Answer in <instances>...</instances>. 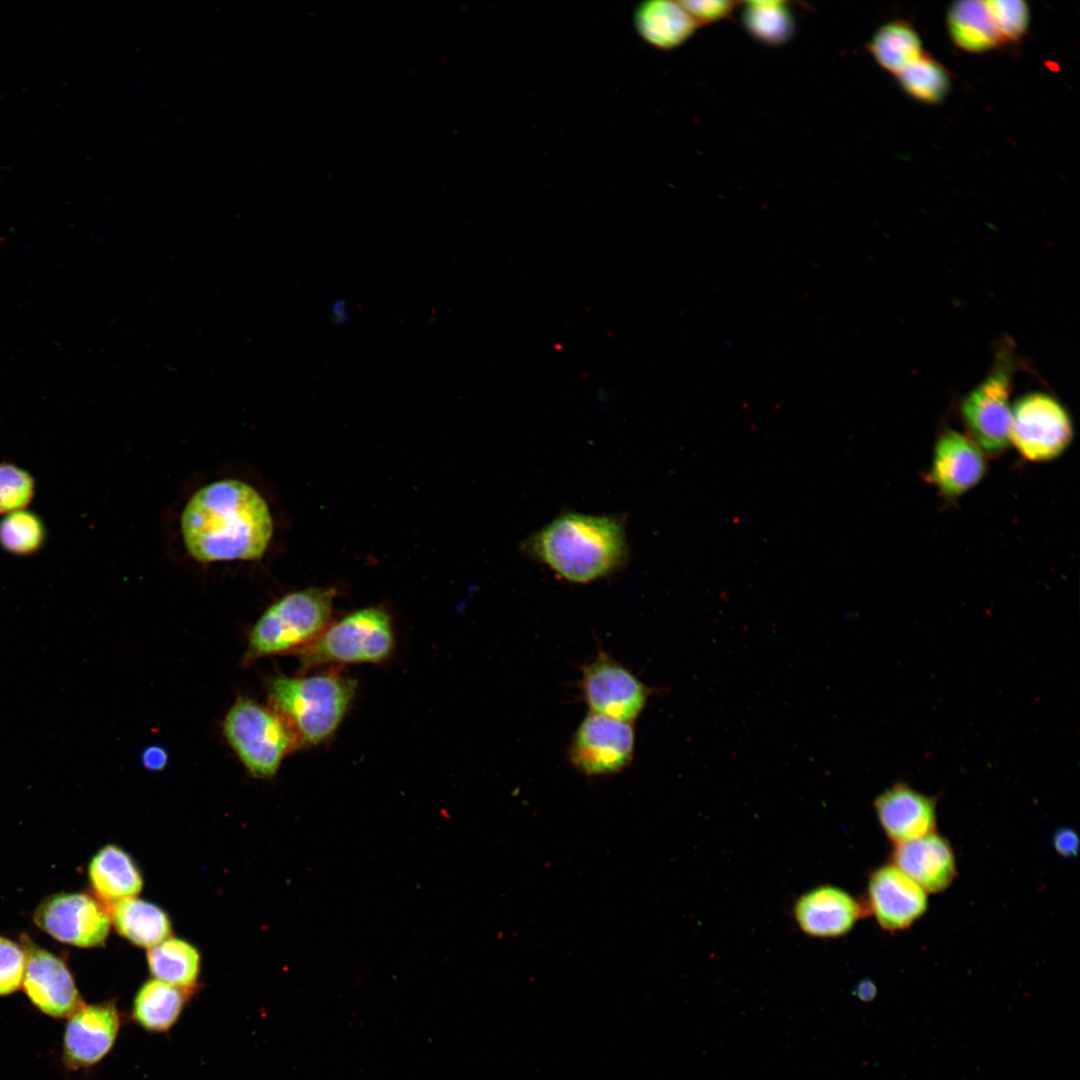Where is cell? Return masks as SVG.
<instances>
[{
    "label": "cell",
    "instance_id": "cell-8",
    "mask_svg": "<svg viewBox=\"0 0 1080 1080\" xmlns=\"http://www.w3.org/2000/svg\"><path fill=\"white\" fill-rule=\"evenodd\" d=\"M1012 364L1001 356L993 371L960 404L969 438L990 456L1003 453L1010 443Z\"/></svg>",
    "mask_w": 1080,
    "mask_h": 1080
},
{
    "label": "cell",
    "instance_id": "cell-33",
    "mask_svg": "<svg viewBox=\"0 0 1080 1080\" xmlns=\"http://www.w3.org/2000/svg\"><path fill=\"white\" fill-rule=\"evenodd\" d=\"M1053 843L1056 851L1062 856L1072 857L1078 854L1080 841L1078 835L1072 829L1061 828L1057 830L1053 837Z\"/></svg>",
    "mask_w": 1080,
    "mask_h": 1080
},
{
    "label": "cell",
    "instance_id": "cell-21",
    "mask_svg": "<svg viewBox=\"0 0 1080 1080\" xmlns=\"http://www.w3.org/2000/svg\"><path fill=\"white\" fill-rule=\"evenodd\" d=\"M191 996L192 993L176 986L149 979L137 990L130 1017L148 1032H168L177 1023Z\"/></svg>",
    "mask_w": 1080,
    "mask_h": 1080
},
{
    "label": "cell",
    "instance_id": "cell-17",
    "mask_svg": "<svg viewBox=\"0 0 1080 1080\" xmlns=\"http://www.w3.org/2000/svg\"><path fill=\"white\" fill-rule=\"evenodd\" d=\"M892 862L926 892L931 893L948 888L957 874L951 845L935 832L895 844Z\"/></svg>",
    "mask_w": 1080,
    "mask_h": 1080
},
{
    "label": "cell",
    "instance_id": "cell-31",
    "mask_svg": "<svg viewBox=\"0 0 1080 1080\" xmlns=\"http://www.w3.org/2000/svg\"><path fill=\"white\" fill-rule=\"evenodd\" d=\"M26 954L22 945L0 936V997L22 987Z\"/></svg>",
    "mask_w": 1080,
    "mask_h": 1080
},
{
    "label": "cell",
    "instance_id": "cell-10",
    "mask_svg": "<svg viewBox=\"0 0 1080 1080\" xmlns=\"http://www.w3.org/2000/svg\"><path fill=\"white\" fill-rule=\"evenodd\" d=\"M635 731L632 723L590 712L571 740V764L586 776H606L622 771L633 759Z\"/></svg>",
    "mask_w": 1080,
    "mask_h": 1080
},
{
    "label": "cell",
    "instance_id": "cell-18",
    "mask_svg": "<svg viewBox=\"0 0 1080 1080\" xmlns=\"http://www.w3.org/2000/svg\"><path fill=\"white\" fill-rule=\"evenodd\" d=\"M862 905L850 894L832 886L815 888L795 904L794 917L809 936L831 938L846 934L863 916Z\"/></svg>",
    "mask_w": 1080,
    "mask_h": 1080
},
{
    "label": "cell",
    "instance_id": "cell-23",
    "mask_svg": "<svg viewBox=\"0 0 1080 1080\" xmlns=\"http://www.w3.org/2000/svg\"><path fill=\"white\" fill-rule=\"evenodd\" d=\"M947 27L954 44L967 52H986L1003 44L986 1L953 3Z\"/></svg>",
    "mask_w": 1080,
    "mask_h": 1080
},
{
    "label": "cell",
    "instance_id": "cell-3",
    "mask_svg": "<svg viewBox=\"0 0 1080 1080\" xmlns=\"http://www.w3.org/2000/svg\"><path fill=\"white\" fill-rule=\"evenodd\" d=\"M355 692L356 682L336 673L278 676L268 684L270 707L286 720L299 745L328 739L342 722Z\"/></svg>",
    "mask_w": 1080,
    "mask_h": 1080
},
{
    "label": "cell",
    "instance_id": "cell-16",
    "mask_svg": "<svg viewBox=\"0 0 1080 1080\" xmlns=\"http://www.w3.org/2000/svg\"><path fill=\"white\" fill-rule=\"evenodd\" d=\"M879 823L895 844L934 832L936 801L904 782H896L874 801Z\"/></svg>",
    "mask_w": 1080,
    "mask_h": 1080
},
{
    "label": "cell",
    "instance_id": "cell-2",
    "mask_svg": "<svg viewBox=\"0 0 1080 1080\" xmlns=\"http://www.w3.org/2000/svg\"><path fill=\"white\" fill-rule=\"evenodd\" d=\"M523 549L557 576L577 584L613 574L628 555L621 519L578 512L551 520L526 539Z\"/></svg>",
    "mask_w": 1080,
    "mask_h": 1080
},
{
    "label": "cell",
    "instance_id": "cell-28",
    "mask_svg": "<svg viewBox=\"0 0 1080 1080\" xmlns=\"http://www.w3.org/2000/svg\"><path fill=\"white\" fill-rule=\"evenodd\" d=\"M44 539V525L33 512L14 511L0 521V545L9 553L29 555L37 552Z\"/></svg>",
    "mask_w": 1080,
    "mask_h": 1080
},
{
    "label": "cell",
    "instance_id": "cell-29",
    "mask_svg": "<svg viewBox=\"0 0 1080 1080\" xmlns=\"http://www.w3.org/2000/svg\"><path fill=\"white\" fill-rule=\"evenodd\" d=\"M34 480L24 469L0 463V513L23 510L34 496Z\"/></svg>",
    "mask_w": 1080,
    "mask_h": 1080
},
{
    "label": "cell",
    "instance_id": "cell-30",
    "mask_svg": "<svg viewBox=\"0 0 1080 1080\" xmlns=\"http://www.w3.org/2000/svg\"><path fill=\"white\" fill-rule=\"evenodd\" d=\"M997 31L1004 43L1019 40L1029 25V7L1021 0L986 1Z\"/></svg>",
    "mask_w": 1080,
    "mask_h": 1080
},
{
    "label": "cell",
    "instance_id": "cell-9",
    "mask_svg": "<svg viewBox=\"0 0 1080 1080\" xmlns=\"http://www.w3.org/2000/svg\"><path fill=\"white\" fill-rule=\"evenodd\" d=\"M35 925L55 940L94 948L105 943L111 928L108 908L86 893H58L44 899L33 914Z\"/></svg>",
    "mask_w": 1080,
    "mask_h": 1080
},
{
    "label": "cell",
    "instance_id": "cell-19",
    "mask_svg": "<svg viewBox=\"0 0 1080 1080\" xmlns=\"http://www.w3.org/2000/svg\"><path fill=\"white\" fill-rule=\"evenodd\" d=\"M88 878L96 898L107 908L136 897L143 888V877L135 861L114 844L102 847L91 858Z\"/></svg>",
    "mask_w": 1080,
    "mask_h": 1080
},
{
    "label": "cell",
    "instance_id": "cell-11",
    "mask_svg": "<svg viewBox=\"0 0 1080 1080\" xmlns=\"http://www.w3.org/2000/svg\"><path fill=\"white\" fill-rule=\"evenodd\" d=\"M580 687L590 712L629 723L639 717L649 696L648 687L603 652L583 667Z\"/></svg>",
    "mask_w": 1080,
    "mask_h": 1080
},
{
    "label": "cell",
    "instance_id": "cell-4",
    "mask_svg": "<svg viewBox=\"0 0 1080 1080\" xmlns=\"http://www.w3.org/2000/svg\"><path fill=\"white\" fill-rule=\"evenodd\" d=\"M335 590L307 588L289 593L259 617L252 627L244 664L272 655L299 652L328 626Z\"/></svg>",
    "mask_w": 1080,
    "mask_h": 1080
},
{
    "label": "cell",
    "instance_id": "cell-15",
    "mask_svg": "<svg viewBox=\"0 0 1080 1080\" xmlns=\"http://www.w3.org/2000/svg\"><path fill=\"white\" fill-rule=\"evenodd\" d=\"M986 470L984 452L968 436L945 429L936 440L927 480L954 499L975 487Z\"/></svg>",
    "mask_w": 1080,
    "mask_h": 1080
},
{
    "label": "cell",
    "instance_id": "cell-22",
    "mask_svg": "<svg viewBox=\"0 0 1080 1080\" xmlns=\"http://www.w3.org/2000/svg\"><path fill=\"white\" fill-rule=\"evenodd\" d=\"M108 910L119 935L136 946L149 949L172 933L168 915L152 902L133 897L113 904Z\"/></svg>",
    "mask_w": 1080,
    "mask_h": 1080
},
{
    "label": "cell",
    "instance_id": "cell-6",
    "mask_svg": "<svg viewBox=\"0 0 1080 1080\" xmlns=\"http://www.w3.org/2000/svg\"><path fill=\"white\" fill-rule=\"evenodd\" d=\"M394 647L389 615L380 608L354 611L328 625L298 652L304 667L326 663H375L386 659Z\"/></svg>",
    "mask_w": 1080,
    "mask_h": 1080
},
{
    "label": "cell",
    "instance_id": "cell-24",
    "mask_svg": "<svg viewBox=\"0 0 1080 1080\" xmlns=\"http://www.w3.org/2000/svg\"><path fill=\"white\" fill-rule=\"evenodd\" d=\"M147 964L153 978L193 994L198 987L201 956L186 940L169 937L151 947Z\"/></svg>",
    "mask_w": 1080,
    "mask_h": 1080
},
{
    "label": "cell",
    "instance_id": "cell-26",
    "mask_svg": "<svg viewBox=\"0 0 1080 1080\" xmlns=\"http://www.w3.org/2000/svg\"><path fill=\"white\" fill-rule=\"evenodd\" d=\"M743 22L755 38L771 45L786 42L794 31L792 15L786 3L779 0L746 2Z\"/></svg>",
    "mask_w": 1080,
    "mask_h": 1080
},
{
    "label": "cell",
    "instance_id": "cell-5",
    "mask_svg": "<svg viewBox=\"0 0 1080 1080\" xmlns=\"http://www.w3.org/2000/svg\"><path fill=\"white\" fill-rule=\"evenodd\" d=\"M223 731L241 763L256 778L275 776L285 756L299 745L280 714L247 697H239L228 710Z\"/></svg>",
    "mask_w": 1080,
    "mask_h": 1080
},
{
    "label": "cell",
    "instance_id": "cell-27",
    "mask_svg": "<svg viewBox=\"0 0 1080 1080\" xmlns=\"http://www.w3.org/2000/svg\"><path fill=\"white\" fill-rule=\"evenodd\" d=\"M897 78L905 93L923 103L941 102L950 89L948 72L924 54L897 74Z\"/></svg>",
    "mask_w": 1080,
    "mask_h": 1080
},
{
    "label": "cell",
    "instance_id": "cell-13",
    "mask_svg": "<svg viewBox=\"0 0 1080 1080\" xmlns=\"http://www.w3.org/2000/svg\"><path fill=\"white\" fill-rule=\"evenodd\" d=\"M21 945L26 954L22 988L27 999L41 1014L66 1019L84 1003L68 965L27 936Z\"/></svg>",
    "mask_w": 1080,
    "mask_h": 1080
},
{
    "label": "cell",
    "instance_id": "cell-25",
    "mask_svg": "<svg viewBox=\"0 0 1080 1080\" xmlns=\"http://www.w3.org/2000/svg\"><path fill=\"white\" fill-rule=\"evenodd\" d=\"M868 49L882 68L895 75L924 54L918 33L910 24L899 20L881 26Z\"/></svg>",
    "mask_w": 1080,
    "mask_h": 1080
},
{
    "label": "cell",
    "instance_id": "cell-20",
    "mask_svg": "<svg viewBox=\"0 0 1080 1080\" xmlns=\"http://www.w3.org/2000/svg\"><path fill=\"white\" fill-rule=\"evenodd\" d=\"M633 23L643 41L664 51L682 45L698 27L678 1L668 0L640 3L634 11Z\"/></svg>",
    "mask_w": 1080,
    "mask_h": 1080
},
{
    "label": "cell",
    "instance_id": "cell-12",
    "mask_svg": "<svg viewBox=\"0 0 1080 1080\" xmlns=\"http://www.w3.org/2000/svg\"><path fill=\"white\" fill-rule=\"evenodd\" d=\"M114 1001L83 1003L66 1018L62 1063L71 1071L98 1065L113 1049L122 1027Z\"/></svg>",
    "mask_w": 1080,
    "mask_h": 1080
},
{
    "label": "cell",
    "instance_id": "cell-32",
    "mask_svg": "<svg viewBox=\"0 0 1080 1080\" xmlns=\"http://www.w3.org/2000/svg\"><path fill=\"white\" fill-rule=\"evenodd\" d=\"M685 11L693 18L697 25L709 24L727 17L734 9L736 2L726 0L716 1H678Z\"/></svg>",
    "mask_w": 1080,
    "mask_h": 1080
},
{
    "label": "cell",
    "instance_id": "cell-34",
    "mask_svg": "<svg viewBox=\"0 0 1080 1080\" xmlns=\"http://www.w3.org/2000/svg\"><path fill=\"white\" fill-rule=\"evenodd\" d=\"M141 760L145 768L152 771H159L166 766L168 756L163 748L159 746H150L143 751Z\"/></svg>",
    "mask_w": 1080,
    "mask_h": 1080
},
{
    "label": "cell",
    "instance_id": "cell-35",
    "mask_svg": "<svg viewBox=\"0 0 1080 1080\" xmlns=\"http://www.w3.org/2000/svg\"><path fill=\"white\" fill-rule=\"evenodd\" d=\"M855 992L861 1001L868 1002L875 998L877 989L872 981L865 979L858 983Z\"/></svg>",
    "mask_w": 1080,
    "mask_h": 1080
},
{
    "label": "cell",
    "instance_id": "cell-7",
    "mask_svg": "<svg viewBox=\"0 0 1080 1080\" xmlns=\"http://www.w3.org/2000/svg\"><path fill=\"white\" fill-rule=\"evenodd\" d=\"M1073 434L1069 413L1046 393L1026 394L1012 407L1010 443L1027 460L1045 462L1057 458L1071 444Z\"/></svg>",
    "mask_w": 1080,
    "mask_h": 1080
},
{
    "label": "cell",
    "instance_id": "cell-1",
    "mask_svg": "<svg viewBox=\"0 0 1080 1080\" xmlns=\"http://www.w3.org/2000/svg\"><path fill=\"white\" fill-rule=\"evenodd\" d=\"M187 552L198 562L255 560L273 534L267 502L250 484L222 479L198 489L180 518Z\"/></svg>",
    "mask_w": 1080,
    "mask_h": 1080
},
{
    "label": "cell",
    "instance_id": "cell-14",
    "mask_svg": "<svg viewBox=\"0 0 1080 1080\" xmlns=\"http://www.w3.org/2000/svg\"><path fill=\"white\" fill-rule=\"evenodd\" d=\"M868 904L881 928H909L927 910V892L899 868L885 865L868 882Z\"/></svg>",
    "mask_w": 1080,
    "mask_h": 1080
}]
</instances>
